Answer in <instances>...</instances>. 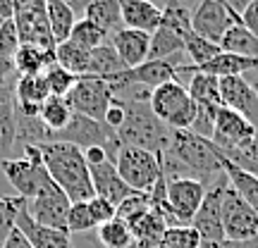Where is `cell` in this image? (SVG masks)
I'll list each match as a JSON object with an SVG mask.
<instances>
[{
	"instance_id": "obj_1",
	"label": "cell",
	"mask_w": 258,
	"mask_h": 248,
	"mask_svg": "<svg viewBox=\"0 0 258 248\" xmlns=\"http://www.w3.org/2000/svg\"><path fill=\"white\" fill-rule=\"evenodd\" d=\"M38 150L43 155V165L50 179L67 193V198L72 203H89L96 196L91 184V172H89L82 148L72 146V143L50 141V143H41Z\"/></svg>"
},
{
	"instance_id": "obj_2",
	"label": "cell",
	"mask_w": 258,
	"mask_h": 248,
	"mask_svg": "<svg viewBox=\"0 0 258 248\" xmlns=\"http://www.w3.org/2000/svg\"><path fill=\"white\" fill-rule=\"evenodd\" d=\"M167 153L186 167V172L191 179H199L206 191L215 189V186L230 184V179L225 175V162H222L220 150L213 146V141L196 136L194 131H172L170 138V148Z\"/></svg>"
},
{
	"instance_id": "obj_3",
	"label": "cell",
	"mask_w": 258,
	"mask_h": 248,
	"mask_svg": "<svg viewBox=\"0 0 258 248\" xmlns=\"http://www.w3.org/2000/svg\"><path fill=\"white\" fill-rule=\"evenodd\" d=\"M124 103V122L122 127L115 131L122 146L141 148L148 150L160 160L170 148V138H172V129H167L163 122L156 117V112L151 110V103Z\"/></svg>"
},
{
	"instance_id": "obj_4",
	"label": "cell",
	"mask_w": 258,
	"mask_h": 248,
	"mask_svg": "<svg viewBox=\"0 0 258 248\" xmlns=\"http://www.w3.org/2000/svg\"><path fill=\"white\" fill-rule=\"evenodd\" d=\"M0 170H3L5 179L12 184L15 196L24 198V201L36 198L46 186L53 184L38 146H22V157H12V160L0 162Z\"/></svg>"
},
{
	"instance_id": "obj_5",
	"label": "cell",
	"mask_w": 258,
	"mask_h": 248,
	"mask_svg": "<svg viewBox=\"0 0 258 248\" xmlns=\"http://www.w3.org/2000/svg\"><path fill=\"white\" fill-rule=\"evenodd\" d=\"M151 110L167 129L172 131H186L191 129L196 117V103L182 84L167 81L163 86L153 89L151 93Z\"/></svg>"
},
{
	"instance_id": "obj_6",
	"label": "cell",
	"mask_w": 258,
	"mask_h": 248,
	"mask_svg": "<svg viewBox=\"0 0 258 248\" xmlns=\"http://www.w3.org/2000/svg\"><path fill=\"white\" fill-rule=\"evenodd\" d=\"M115 167H117L120 177L124 179V184L139 193H151L153 186L158 184V179L163 177L160 160L153 153L132 146L120 148V153L115 157Z\"/></svg>"
},
{
	"instance_id": "obj_7",
	"label": "cell",
	"mask_w": 258,
	"mask_h": 248,
	"mask_svg": "<svg viewBox=\"0 0 258 248\" xmlns=\"http://www.w3.org/2000/svg\"><path fill=\"white\" fill-rule=\"evenodd\" d=\"M222 229L225 241L232 243L258 239V212L232 186L222 193Z\"/></svg>"
},
{
	"instance_id": "obj_8",
	"label": "cell",
	"mask_w": 258,
	"mask_h": 248,
	"mask_svg": "<svg viewBox=\"0 0 258 248\" xmlns=\"http://www.w3.org/2000/svg\"><path fill=\"white\" fill-rule=\"evenodd\" d=\"M115 101L110 84L98 76H79V81L74 84L72 93L67 96V103L72 112H79L84 117H91L96 122L105 120V112Z\"/></svg>"
},
{
	"instance_id": "obj_9",
	"label": "cell",
	"mask_w": 258,
	"mask_h": 248,
	"mask_svg": "<svg viewBox=\"0 0 258 248\" xmlns=\"http://www.w3.org/2000/svg\"><path fill=\"white\" fill-rule=\"evenodd\" d=\"M239 22V15L225 5V0H201L191 12V29L194 34L220 46L222 36Z\"/></svg>"
},
{
	"instance_id": "obj_10",
	"label": "cell",
	"mask_w": 258,
	"mask_h": 248,
	"mask_svg": "<svg viewBox=\"0 0 258 248\" xmlns=\"http://www.w3.org/2000/svg\"><path fill=\"white\" fill-rule=\"evenodd\" d=\"M70 208H72V201L67 198V193H64L55 182L50 186H46L36 198L27 201L29 217L36 222V224H43V227H50V229L67 231V215H70Z\"/></svg>"
},
{
	"instance_id": "obj_11",
	"label": "cell",
	"mask_w": 258,
	"mask_h": 248,
	"mask_svg": "<svg viewBox=\"0 0 258 248\" xmlns=\"http://www.w3.org/2000/svg\"><path fill=\"white\" fill-rule=\"evenodd\" d=\"M167 182V205L175 224H191L206 198V186L191 177H177Z\"/></svg>"
},
{
	"instance_id": "obj_12",
	"label": "cell",
	"mask_w": 258,
	"mask_h": 248,
	"mask_svg": "<svg viewBox=\"0 0 258 248\" xmlns=\"http://www.w3.org/2000/svg\"><path fill=\"white\" fill-rule=\"evenodd\" d=\"M182 64V55L167 57V60H146L144 64H139L134 69H124L122 74L112 76L110 89H120V86H127V84H139V86H146V89H158L167 81H175L177 67Z\"/></svg>"
},
{
	"instance_id": "obj_13",
	"label": "cell",
	"mask_w": 258,
	"mask_h": 248,
	"mask_svg": "<svg viewBox=\"0 0 258 248\" xmlns=\"http://www.w3.org/2000/svg\"><path fill=\"white\" fill-rule=\"evenodd\" d=\"M230 184L215 186V189H208L206 191V198H203L201 208L194 217L191 227L199 231L203 246L206 248H215L225 243V229H222V193Z\"/></svg>"
},
{
	"instance_id": "obj_14",
	"label": "cell",
	"mask_w": 258,
	"mask_h": 248,
	"mask_svg": "<svg viewBox=\"0 0 258 248\" xmlns=\"http://www.w3.org/2000/svg\"><path fill=\"white\" fill-rule=\"evenodd\" d=\"M256 136V127L246 122L241 115L234 110L220 108L218 120H215V131H213V146L220 153H232V150H241L246 148Z\"/></svg>"
},
{
	"instance_id": "obj_15",
	"label": "cell",
	"mask_w": 258,
	"mask_h": 248,
	"mask_svg": "<svg viewBox=\"0 0 258 248\" xmlns=\"http://www.w3.org/2000/svg\"><path fill=\"white\" fill-rule=\"evenodd\" d=\"M222 108L234 110L258 129V93L246 81V76H225L220 79Z\"/></svg>"
},
{
	"instance_id": "obj_16",
	"label": "cell",
	"mask_w": 258,
	"mask_h": 248,
	"mask_svg": "<svg viewBox=\"0 0 258 248\" xmlns=\"http://www.w3.org/2000/svg\"><path fill=\"white\" fill-rule=\"evenodd\" d=\"M89 172H91L93 193H96L98 198L110 201L112 205H120V203L127 201L132 193H139L124 184V179L120 177V172H117V167H115L112 160H105L101 165L89 167Z\"/></svg>"
},
{
	"instance_id": "obj_17",
	"label": "cell",
	"mask_w": 258,
	"mask_h": 248,
	"mask_svg": "<svg viewBox=\"0 0 258 248\" xmlns=\"http://www.w3.org/2000/svg\"><path fill=\"white\" fill-rule=\"evenodd\" d=\"M110 46L120 57L127 69H134L139 64L148 60V50H151V34L146 31H137V29H120L117 34H112Z\"/></svg>"
},
{
	"instance_id": "obj_18",
	"label": "cell",
	"mask_w": 258,
	"mask_h": 248,
	"mask_svg": "<svg viewBox=\"0 0 258 248\" xmlns=\"http://www.w3.org/2000/svg\"><path fill=\"white\" fill-rule=\"evenodd\" d=\"M122 5V24L127 29L153 34L163 22V8L153 0H120Z\"/></svg>"
},
{
	"instance_id": "obj_19",
	"label": "cell",
	"mask_w": 258,
	"mask_h": 248,
	"mask_svg": "<svg viewBox=\"0 0 258 248\" xmlns=\"http://www.w3.org/2000/svg\"><path fill=\"white\" fill-rule=\"evenodd\" d=\"M17 227L22 229V234L31 241V246L34 248H74L72 246V234H70V231L50 229V227L36 224V222L29 217L27 208L19 212Z\"/></svg>"
},
{
	"instance_id": "obj_20",
	"label": "cell",
	"mask_w": 258,
	"mask_h": 248,
	"mask_svg": "<svg viewBox=\"0 0 258 248\" xmlns=\"http://www.w3.org/2000/svg\"><path fill=\"white\" fill-rule=\"evenodd\" d=\"M15 98H17V110L24 115H38L43 103L50 98V89L43 74L38 76H19L15 84Z\"/></svg>"
},
{
	"instance_id": "obj_21",
	"label": "cell",
	"mask_w": 258,
	"mask_h": 248,
	"mask_svg": "<svg viewBox=\"0 0 258 248\" xmlns=\"http://www.w3.org/2000/svg\"><path fill=\"white\" fill-rule=\"evenodd\" d=\"M53 62H55V50H46V48L29 46V43H22L12 57L17 76H38Z\"/></svg>"
},
{
	"instance_id": "obj_22",
	"label": "cell",
	"mask_w": 258,
	"mask_h": 248,
	"mask_svg": "<svg viewBox=\"0 0 258 248\" xmlns=\"http://www.w3.org/2000/svg\"><path fill=\"white\" fill-rule=\"evenodd\" d=\"M46 17H48V27H50V34H53V41L55 46L70 41L72 36V29L77 24V12H74L64 0H46Z\"/></svg>"
},
{
	"instance_id": "obj_23",
	"label": "cell",
	"mask_w": 258,
	"mask_h": 248,
	"mask_svg": "<svg viewBox=\"0 0 258 248\" xmlns=\"http://www.w3.org/2000/svg\"><path fill=\"white\" fill-rule=\"evenodd\" d=\"M84 19L98 24L108 34H117L120 29H124L120 0H93L91 5L84 10Z\"/></svg>"
},
{
	"instance_id": "obj_24",
	"label": "cell",
	"mask_w": 258,
	"mask_h": 248,
	"mask_svg": "<svg viewBox=\"0 0 258 248\" xmlns=\"http://www.w3.org/2000/svg\"><path fill=\"white\" fill-rule=\"evenodd\" d=\"M175 55H184V38L177 34L175 29L160 27L151 34V50H148V60H167Z\"/></svg>"
},
{
	"instance_id": "obj_25",
	"label": "cell",
	"mask_w": 258,
	"mask_h": 248,
	"mask_svg": "<svg viewBox=\"0 0 258 248\" xmlns=\"http://www.w3.org/2000/svg\"><path fill=\"white\" fill-rule=\"evenodd\" d=\"M194 69V64H191ZM186 91L191 96V101L196 105H215V108H222V96H220V79L213 76V74H201L194 69V76Z\"/></svg>"
},
{
	"instance_id": "obj_26",
	"label": "cell",
	"mask_w": 258,
	"mask_h": 248,
	"mask_svg": "<svg viewBox=\"0 0 258 248\" xmlns=\"http://www.w3.org/2000/svg\"><path fill=\"white\" fill-rule=\"evenodd\" d=\"M220 50L222 53H232V55H241V57H258V38L241 24V19H239L222 36Z\"/></svg>"
},
{
	"instance_id": "obj_27",
	"label": "cell",
	"mask_w": 258,
	"mask_h": 248,
	"mask_svg": "<svg viewBox=\"0 0 258 248\" xmlns=\"http://www.w3.org/2000/svg\"><path fill=\"white\" fill-rule=\"evenodd\" d=\"M124 69H127V67H124V62L117 57L115 48H112L110 43H105V46L91 50V62H89V74H86V76H98V79L110 81L112 76L122 74Z\"/></svg>"
},
{
	"instance_id": "obj_28",
	"label": "cell",
	"mask_w": 258,
	"mask_h": 248,
	"mask_svg": "<svg viewBox=\"0 0 258 248\" xmlns=\"http://www.w3.org/2000/svg\"><path fill=\"white\" fill-rule=\"evenodd\" d=\"M222 162H225V175L230 179V186L258 212V177L246 172V170H241V167H237L234 162L225 160V157H222Z\"/></svg>"
},
{
	"instance_id": "obj_29",
	"label": "cell",
	"mask_w": 258,
	"mask_h": 248,
	"mask_svg": "<svg viewBox=\"0 0 258 248\" xmlns=\"http://www.w3.org/2000/svg\"><path fill=\"white\" fill-rule=\"evenodd\" d=\"M55 62L64 67L74 76H86L89 74V62H91V50L77 46L74 41H64L55 48Z\"/></svg>"
},
{
	"instance_id": "obj_30",
	"label": "cell",
	"mask_w": 258,
	"mask_h": 248,
	"mask_svg": "<svg viewBox=\"0 0 258 248\" xmlns=\"http://www.w3.org/2000/svg\"><path fill=\"white\" fill-rule=\"evenodd\" d=\"M96 236H98V243L103 248H129L134 246V236H132V229L129 224L120 217H115L108 224H101L96 229Z\"/></svg>"
},
{
	"instance_id": "obj_31",
	"label": "cell",
	"mask_w": 258,
	"mask_h": 248,
	"mask_svg": "<svg viewBox=\"0 0 258 248\" xmlns=\"http://www.w3.org/2000/svg\"><path fill=\"white\" fill-rule=\"evenodd\" d=\"M72 108H70V103L67 98H57V96H50L46 103H43V108L38 112V117L41 122L46 124L50 131H60V129L67 127V122L72 120Z\"/></svg>"
},
{
	"instance_id": "obj_32",
	"label": "cell",
	"mask_w": 258,
	"mask_h": 248,
	"mask_svg": "<svg viewBox=\"0 0 258 248\" xmlns=\"http://www.w3.org/2000/svg\"><path fill=\"white\" fill-rule=\"evenodd\" d=\"M108 38H110V34H108L105 29H101L98 24H93V22H89V19L82 17V19H77L70 41H74L77 46L86 48V50H96V48L105 46Z\"/></svg>"
},
{
	"instance_id": "obj_33",
	"label": "cell",
	"mask_w": 258,
	"mask_h": 248,
	"mask_svg": "<svg viewBox=\"0 0 258 248\" xmlns=\"http://www.w3.org/2000/svg\"><path fill=\"white\" fill-rule=\"evenodd\" d=\"M158 248H203V241L191 224H175L165 229Z\"/></svg>"
},
{
	"instance_id": "obj_34",
	"label": "cell",
	"mask_w": 258,
	"mask_h": 248,
	"mask_svg": "<svg viewBox=\"0 0 258 248\" xmlns=\"http://www.w3.org/2000/svg\"><path fill=\"white\" fill-rule=\"evenodd\" d=\"M27 208V201L19 196H0V248L8 241V236L12 234V229L17 227L19 212Z\"/></svg>"
},
{
	"instance_id": "obj_35",
	"label": "cell",
	"mask_w": 258,
	"mask_h": 248,
	"mask_svg": "<svg viewBox=\"0 0 258 248\" xmlns=\"http://www.w3.org/2000/svg\"><path fill=\"white\" fill-rule=\"evenodd\" d=\"M220 53V46H215V43H211V41H206V38H201L199 34H186L184 38V55H189V60H191L194 67H201V64H206L208 60H213V57Z\"/></svg>"
},
{
	"instance_id": "obj_36",
	"label": "cell",
	"mask_w": 258,
	"mask_h": 248,
	"mask_svg": "<svg viewBox=\"0 0 258 248\" xmlns=\"http://www.w3.org/2000/svg\"><path fill=\"white\" fill-rule=\"evenodd\" d=\"M48 81V89H50V96H57V98H67L70 93H72L74 84L79 81V76H74L72 72H67L64 67H60L57 62H53L48 67L46 72H43Z\"/></svg>"
},
{
	"instance_id": "obj_37",
	"label": "cell",
	"mask_w": 258,
	"mask_h": 248,
	"mask_svg": "<svg viewBox=\"0 0 258 248\" xmlns=\"http://www.w3.org/2000/svg\"><path fill=\"white\" fill-rule=\"evenodd\" d=\"M98 224L93 222L89 205L86 203H72L70 215H67V231L70 234H86V231H96Z\"/></svg>"
},
{
	"instance_id": "obj_38",
	"label": "cell",
	"mask_w": 258,
	"mask_h": 248,
	"mask_svg": "<svg viewBox=\"0 0 258 248\" xmlns=\"http://www.w3.org/2000/svg\"><path fill=\"white\" fill-rule=\"evenodd\" d=\"M225 160H230L234 162L237 167L241 170H246L251 175L258 177V129H256V136L251 141L246 148H241V150H232V153H220Z\"/></svg>"
},
{
	"instance_id": "obj_39",
	"label": "cell",
	"mask_w": 258,
	"mask_h": 248,
	"mask_svg": "<svg viewBox=\"0 0 258 248\" xmlns=\"http://www.w3.org/2000/svg\"><path fill=\"white\" fill-rule=\"evenodd\" d=\"M218 112L220 108L215 105H196V117H194V124L189 131H194L196 136L201 138H213V131H215V120H218Z\"/></svg>"
},
{
	"instance_id": "obj_40",
	"label": "cell",
	"mask_w": 258,
	"mask_h": 248,
	"mask_svg": "<svg viewBox=\"0 0 258 248\" xmlns=\"http://www.w3.org/2000/svg\"><path fill=\"white\" fill-rule=\"evenodd\" d=\"M19 46H22V41H19V31H17L15 19L0 22V55L12 60L15 53L19 50Z\"/></svg>"
},
{
	"instance_id": "obj_41",
	"label": "cell",
	"mask_w": 258,
	"mask_h": 248,
	"mask_svg": "<svg viewBox=\"0 0 258 248\" xmlns=\"http://www.w3.org/2000/svg\"><path fill=\"white\" fill-rule=\"evenodd\" d=\"M89 205V212H91L93 222L101 227V224H108L117 217V205H112L110 201H105V198H98V196H93L91 201L86 203Z\"/></svg>"
},
{
	"instance_id": "obj_42",
	"label": "cell",
	"mask_w": 258,
	"mask_h": 248,
	"mask_svg": "<svg viewBox=\"0 0 258 248\" xmlns=\"http://www.w3.org/2000/svg\"><path fill=\"white\" fill-rule=\"evenodd\" d=\"M124 115H127V110H124V103L115 98V101L110 103L108 112H105V120H103V124L110 129V131H117V129L122 127V122H124Z\"/></svg>"
},
{
	"instance_id": "obj_43",
	"label": "cell",
	"mask_w": 258,
	"mask_h": 248,
	"mask_svg": "<svg viewBox=\"0 0 258 248\" xmlns=\"http://www.w3.org/2000/svg\"><path fill=\"white\" fill-rule=\"evenodd\" d=\"M239 19H241V24H244V27L249 29L251 34H253V36L258 38V0H253L249 8L241 12Z\"/></svg>"
},
{
	"instance_id": "obj_44",
	"label": "cell",
	"mask_w": 258,
	"mask_h": 248,
	"mask_svg": "<svg viewBox=\"0 0 258 248\" xmlns=\"http://www.w3.org/2000/svg\"><path fill=\"white\" fill-rule=\"evenodd\" d=\"M15 76H17V72H15V64H12V60H8V57L0 55V89L17 81Z\"/></svg>"
},
{
	"instance_id": "obj_45",
	"label": "cell",
	"mask_w": 258,
	"mask_h": 248,
	"mask_svg": "<svg viewBox=\"0 0 258 248\" xmlns=\"http://www.w3.org/2000/svg\"><path fill=\"white\" fill-rule=\"evenodd\" d=\"M84 157H86V165H89V167L101 165V162H105V160H110L108 150H105V148H98V146L86 148V150H84Z\"/></svg>"
},
{
	"instance_id": "obj_46",
	"label": "cell",
	"mask_w": 258,
	"mask_h": 248,
	"mask_svg": "<svg viewBox=\"0 0 258 248\" xmlns=\"http://www.w3.org/2000/svg\"><path fill=\"white\" fill-rule=\"evenodd\" d=\"M0 19H15V0H0Z\"/></svg>"
},
{
	"instance_id": "obj_47",
	"label": "cell",
	"mask_w": 258,
	"mask_h": 248,
	"mask_svg": "<svg viewBox=\"0 0 258 248\" xmlns=\"http://www.w3.org/2000/svg\"><path fill=\"white\" fill-rule=\"evenodd\" d=\"M215 248H258V239H251V241H241V243H232V241H225L220 246Z\"/></svg>"
},
{
	"instance_id": "obj_48",
	"label": "cell",
	"mask_w": 258,
	"mask_h": 248,
	"mask_svg": "<svg viewBox=\"0 0 258 248\" xmlns=\"http://www.w3.org/2000/svg\"><path fill=\"white\" fill-rule=\"evenodd\" d=\"M251 3H253V0H225V5H230V8L234 10L237 15H241V12H244V10L249 8Z\"/></svg>"
},
{
	"instance_id": "obj_49",
	"label": "cell",
	"mask_w": 258,
	"mask_h": 248,
	"mask_svg": "<svg viewBox=\"0 0 258 248\" xmlns=\"http://www.w3.org/2000/svg\"><path fill=\"white\" fill-rule=\"evenodd\" d=\"M64 3H67V5H70V8H72L74 12L79 15V12H84V10H86L89 5H91L93 0H64Z\"/></svg>"
},
{
	"instance_id": "obj_50",
	"label": "cell",
	"mask_w": 258,
	"mask_h": 248,
	"mask_svg": "<svg viewBox=\"0 0 258 248\" xmlns=\"http://www.w3.org/2000/svg\"><path fill=\"white\" fill-rule=\"evenodd\" d=\"M244 76H246V81L253 86V91L258 93V69H253V72H249V74H244Z\"/></svg>"
},
{
	"instance_id": "obj_51",
	"label": "cell",
	"mask_w": 258,
	"mask_h": 248,
	"mask_svg": "<svg viewBox=\"0 0 258 248\" xmlns=\"http://www.w3.org/2000/svg\"><path fill=\"white\" fill-rule=\"evenodd\" d=\"M153 3H156V5H158V3H163V8H165V5H170V3H175V0H153Z\"/></svg>"
},
{
	"instance_id": "obj_52",
	"label": "cell",
	"mask_w": 258,
	"mask_h": 248,
	"mask_svg": "<svg viewBox=\"0 0 258 248\" xmlns=\"http://www.w3.org/2000/svg\"><path fill=\"white\" fill-rule=\"evenodd\" d=\"M0 22H3V19H0Z\"/></svg>"
},
{
	"instance_id": "obj_53",
	"label": "cell",
	"mask_w": 258,
	"mask_h": 248,
	"mask_svg": "<svg viewBox=\"0 0 258 248\" xmlns=\"http://www.w3.org/2000/svg\"><path fill=\"white\" fill-rule=\"evenodd\" d=\"M203 248H206V246H203Z\"/></svg>"
}]
</instances>
